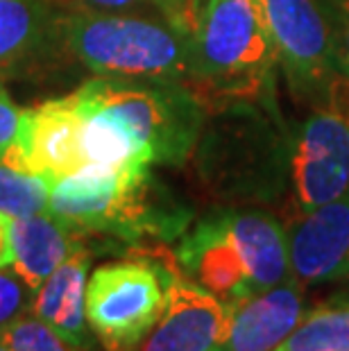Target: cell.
I'll use <instances>...</instances> for the list:
<instances>
[{
	"label": "cell",
	"mask_w": 349,
	"mask_h": 351,
	"mask_svg": "<svg viewBox=\"0 0 349 351\" xmlns=\"http://www.w3.org/2000/svg\"><path fill=\"white\" fill-rule=\"evenodd\" d=\"M84 109L75 93L41 102L21 114L16 141L7 147L0 163L29 175L46 177L50 184L86 168L82 154Z\"/></svg>",
	"instance_id": "obj_7"
},
{
	"label": "cell",
	"mask_w": 349,
	"mask_h": 351,
	"mask_svg": "<svg viewBox=\"0 0 349 351\" xmlns=\"http://www.w3.org/2000/svg\"><path fill=\"white\" fill-rule=\"evenodd\" d=\"M279 66L304 98H326L338 75V36L324 0H261Z\"/></svg>",
	"instance_id": "obj_6"
},
{
	"label": "cell",
	"mask_w": 349,
	"mask_h": 351,
	"mask_svg": "<svg viewBox=\"0 0 349 351\" xmlns=\"http://www.w3.org/2000/svg\"><path fill=\"white\" fill-rule=\"evenodd\" d=\"M82 109H84L82 154H84L86 166L100 170L152 168L150 156L121 123H116L102 111L86 109L84 104Z\"/></svg>",
	"instance_id": "obj_17"
},
{
	"label": "cell",
	"mask_w": 349,
	"mask_h": 351,
	"mask_svg": "<svg viewBox=\"0 0 349 351\" xmlns=\"http://www.w3.org/2000/svg\"><path fill=\"white\" fill-rule=\"evenodd\" d=\"M229 308V328L218 351H274L304 317L302 283L293 274Z\"/></svg>",
	"instance_id": "obj_12"
},
{
	"label": "cell",
	"mask_w": 349,
	"mask_h": 351,
	"mask_svg": "<svg viewBox=\"0 0 349 351\" xmlns=\"http://www.w3.org/2000/svg\"><path fill=\"white\" fill-rule=\"evenodd\" d=\"M326 102H329L331 107H336L343 116H347V121H349V77L343 75V73H338L336 80L331 82Z\"/></svg>",
	"instance_id": "obj_25"
},
{
	"label": "cell",
	"mask_w": 349,
	"mask_h": 351,
	"mask_svg": "<svg viewBox=\"0 0 349 351\" xmlns=\"http://www.w3.org/2000/svg\"><path fill=\"white\" fill-rule=\"evenodd\" d=\"M80 10L105 14H154L195 34L200 7L195 0H73Z\"/></svg>",
	"instance_id": "obj_20"
},
{
	"label": "cell",
	"mask_w": 349,
	"mask_h": 351,
	"mask_svg": "<svg viewBox=\"0 0 349 351\" xmlns=\"http://www.w3.org/2000/svg\"><path fill=\"white\" fill-rule=\"evenodd\" d=\"M200 134V175L218 197L241 204L272 202L291 179V145L272 100L227 102Z\"/></svg>",
	"instance_id": "obj_2"
},
{
	"label": "cell",
	"mask_w": 349,
	"mask_h": 351,
	"mask_svg": "<svg viewBox=\"0 0 349 351\" xmlns=\"http://www.w3.org/2000/svg\"><path fill=\"white\" fill-rule=\"evenodd\" d=\"M0 342L10 351H88V347H80L64 338L32 313L29 315L21 313L10 324L0 328Z\"/></svg>",
	"instance_id": "obj_21"
},
{
	"label": "cell",
	"mask_w": 349,
	"mask_h": 351,
	"mask_svg": "<svg viewBox=\"0 0 349 351\" xmlns=\"http://www.w3.org/2000/svg\"><path fill=\"white\" fill-rule=\"evenodd\" d=\"M86 109L121 123L139 141L152 166H182L195 150L206 107L180 80H130L98 75L77 88Z\"/></svg>",
	"instance_id": "obj_4"
},
{
	"label": "cell",
	"mask_w": 349,
	"mask_h": 351,
	"mask_svg": "<svg viewBox=\"0 0 349 351\" xmlns=\"http://www.w3.org/2000/svg\"><path fill=\"white\" fill-rule=\"evenodd\" d=\"M336 36H338V71L349 77V0H340Z\"/></svg>",
	"instance_id": "obj_24"
},
{
	"label": "cell",
	"mask_w": 349,
	"mask_h": 351,
	"mask_svg": "<svg viewBox=\"0 0 349 351\" xmlns=\"http://www.w3.org/2000/svg\"><path fill=\"white\" fill-rule=\"evenodd\" d=\"M59 39L95 75L180 80L193 75V34L154 14L77 10L57 19Z\"/></svg>",
	"instance_id": "obj_3"
},
{
	"label": "cell",
	"mask_w": 349,
	"mask_h": 351,
	"mask_svg": "<svg viewBox=\"0 0 349 351\" xmlns=\"http://www.w3.org/2000/svg\"><path fill=\"white\" fill-rule=\"evenodd\" d=\"M10 220L7 215L0 213V270L10 267L14 261V247H12V231H10Z\"/></svg>",
	"instance_id": "obj_26"
},
{
	"label": "cell",
	"mask_w": 349,
	"mask_h": 351,
	"mask_svg": "<svg viewBox=\"0 0 349 351\" xmlns=\"http://www.w3.org/2000/svg\"><path fill=\"white\" fill-rule=\"evenodd\" d=\"M27 293H32L16 274L0 270V328L10 324L29 306Z\"/></svg>",
	"instance_id": "obj_22"
},
{
	"label": "cell",
	"mask_w": 349,
	"mask_h": 351,
	"mask_svg": "<svg viewBox=\"0 0 349 351\" xmlns=\"http://www.w3.org/2000/svg\"><path fill=\"white\" fill-rule=\"evenodd\" d=\"M204 3H206V0H195V5L200 7V10H202V5H204Z\"/></svg>",
	"instance_id": "obj_27"
},
{
	"label": "cell",
	"mask_w": 349,
	"mask_h": 351,
	"mask_svg": "<svg viewBox=\"0 0 349 351\" xmlns=\"http://www.w3.org/2000/svg\"><path fill=\"white\" fill-rule=\"evenodd\" d=\"M175 265L114 261L95 267L86 283V324L105 351H141L163 315Z\"/></svg>",
	"instance_id": "obj_5"
},
{
	"label": "cell",
	"mask_w": 349,
	"mask_h": 351,
	"mask_svg": "<svg viewBox=\"0 0 349 351\" xmlns=\"http://www.w3.org/2000/svg\"><path fill=\"white\" fill-rule=\"evenodd\" d=\"M10 231H12V247H14V261H12L14 274L32 293L82 243L80 234L62 225L50 213L12 218Z\"/></svg>",
	"instance_id": "obj_15"
},
{
	"label": "cell",
	"mask_w": 349,
	"mask_h": 351,
	"mask_svg": "<svg viewBox=\"0 0 349 351\" xmlns=\"http://www.w3.org/2000/svg\"><path fill=\"white\" fill-rule=\"evenodd\" d=\"M232 308L173 267L163 315L141 351H218Z\"/></svg>",
	"instance_id": "obj_9"
},
{
	"label": "cell",
	"mask_w": 349,
	"mask_h": 351,
	"mask_svg": "<svg viewBox=\"0 0 349 351\" xmlns=\"http://www.w3.org/2000/svg\"><path fill=\"white\" fill-rule=\"evenodd\" d=\"M0 351H10V349H7V347L3 345V342H0Z\"/></svg>",
	"instance_id": "obj_28"
},
{
	"label": "cell",
	"mask_w": 349,
	"mask_h": 351,
	"mask_svg": "<svg viewBox=\"0 0 349 351\" xmlns=\"http://www.w3.org/2000/svg\"><path fill=\"white\" fill-rule=\"evenodd\" d=\"M53 184L41 175H29L0 163V213L7 218L48 213Z\"/></svg>",
	"instance_id": "obj_19"
},
{
	"label": "cell",
	"mask_w": 349,
	"mask_h": 351,
	"mask_svg": "<svg viewBox=\"0 0 349 351\" xmlns=\"http://www.w3.org/2000/svg\"><path fill=\"white\" fill-rule=\"evenodd\" d=\"M291 267L300 283L349 276V193L304 213L288 234Z\"/></svg>",
	"instance_id": "obj_11"
},
{
	"label": "cell",
	"mask_w": 349,
	"mask_h": 351,
	"mask_svg": "<svg viewBox=\"0 0 349 351\" xmlns=\"http://www.w3.org/2000/svg\"><path fill=\"white\" fill-rule=\"evenodd\" d=\"M279 64L261 0H206L193 34L191 84L204 107L265 102Z\"/></svg>",
	"instance_id": "obj_1"
},
{
	"label": "cell",
	"mask_w": 349,
	"mask_h": 351,
	"mask_svg": "<svg viewBox=\"0 0 349 351\" xmlns=\"http://www.w3.org/2000/svg\"><path fill=\"white\" fill-rule=\"evenodd\" d=\"M274 351H349V306H329L304 315Z\"/></svg>",
	"instance_id": "obj_18"
},
{
	"label": "cell",
	"mask_w": 349,
	"mask_h": 351,
	"mask_svg": "<svg viewBox=\"0 0 349 351\" xmlns=\"http://www.w3.org/2000/svg\"><path fill=\"white\" fill-rule=\"evenodd\" d=\"M291 184L304 213L349 193V121L329 102L309 114L295 134Z\"/></svg>",
	"instance_id": "obj_8"
},
{
	"label": "cell",
	"mask_w": 349,
	"mask_h": 351,
	"mask_svg": "<svg viewBox=\"0 0 349 351\" xmlns=\"http://www.w3.org/2000/svg\"><path fill=\"white\" fill-rule=\"evenodd\" d=\"M91 254L84 245H77L71 256L32 293L27 311L50 324L71 342L88 347L86 328V283Z\"/></svg>",
	"instance_id": "obj_13"
},
{
	"label": "cell",
	"mask_w": 349,
	"mask_h": 351,
	"mask_svg": "<svg viewBox=\"0 0 349 351\" xmlns=\"http://www.w3.org/2000/svg\"><path fill=\"white\" fill-rule=\"evenodd\" d=\"M225 213L256 293L291 279V245L281 222L261 208H225Z\"/></svg>",
	"instance_id": "obj_14"
},
{
	"label": "cell",
	"mask_w": 349,
	"mask_h": 351,
	"mask_svg": "<svg viewBox=\"0 0 349 351\" xmlns=\"http://www.w3.org/2000/svg\"><path fill=\"white\" fill-rule=\"evenodd\" d=\"M175 256L191 281L209 290L227 306L256 295L248 263L229 231L225 208L206 213L182 238Z\"/></svg>",
	"instance_id": "obj_10"
},
{
	"label": "cell",
	"mask_w": 349,
	"mask_h": 351,
	"mask_svg": "<svg viewBox=\"0 0 349 351\" xmlns=\"http://www.w3.org/2000/svg\"><path fill=\"white\" fill-rule=\"evenodd\" d=\"M59 34L46 0H0V75L29 69Z\"/></svg>",
	"instance_id": "obj_16"
},
{
	"label": "cell",
	"mask_w": 349,
	"mask_h": 351,
	"mask_svg": "<svg viewBox=\"0 0 349 351\" xmlns=\"http://www.w3.org/2000/svg\"><path fill=\"white\" fill-rule=\"evenodd\" d=\"M21 114H23V111L16 109V104L12 102V98L3 88V84H0V159H3L5 150L19 136Z\"/></svg>",
	"instance_id": "obj_23"
}]
</instances>
